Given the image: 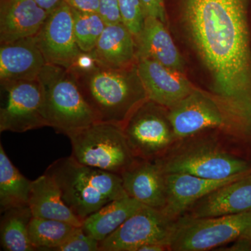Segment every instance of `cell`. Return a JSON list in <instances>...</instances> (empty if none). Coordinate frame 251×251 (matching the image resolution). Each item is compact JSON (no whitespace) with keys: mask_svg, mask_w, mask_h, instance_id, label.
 <instances>
[{"mask_svg":"<svg viewBox=\"0 0 251 251\" xmlns=\"http://www.w3.org/2000/svg\"><path fill=\"white\" fill-rule=\"evenodd\" d=\"M183 19L210 72L215 100L251 132V45L247 0H183Z\"/></svg>","mask_w":251,"mask_h":251,"instance_id":"obj_1","label":"cell"},{"mask_svg":"<svg viewBox=\"0 0 251 251\" xmlns=\"http://www.w3.org/2000/svg\"><path fill=\"white\" fill-rule=\"evenodd\" d=\"M129 68L112 69L97 62L88 69H69L98 121L123 125L148 100L137 65L133 72Z\"/></svg>","mask_w":251,"mask_h":251,"instance_id":"obj_2","label":"cell"},{"mask_svg":"<svg viewBox=\"0 0 251 251\" xmlns=\"http://www.w3.org/2000/svg\"><path fill=\"white\" fill-rule=\"evenodd\" d=\"M45 173L53 178L63 201L82 222L126 193L121 175L81 164L72 156L54 161Z\"/></svg>","mask_w":251,"mask_h":251,"instance_id":"obj_3","label":"cell"},{"mask_svg":"<svg viewBox=\"0 0 251 251\" xmlns=\"http://www.w3.org/2000/svg\"><path fill=\"white\" fill-rule=\"evenodd\" d=\"M39 77L45 93L48 126L68 136L98 121L72 71L47 64Z\"/></svg>","mask_w":251,"mask_h":251,"instance_id":"obj_4","label":"cell"},{"mask_svg":"<svg viewBox=\"0 0 251 251\" xmlns=\"http://www.w3.org/2000/svg\"><path fill=\"white\" fill-rule=\"evenodd\" d=\"M68 137L81 164L120 175L136 161L121 125L97 121Z\"/></svg>","mask_w":251,"mask_h":251,"instance_id":"obj_5","label":"cell"},{"mask_svg":"<svg viewBox=\"0 0 251 251\" xmlns=\"http://www.w3.org/2000/svg\"><path fill=\"white\" fill-rule=\"evenodd\" d=\"M248 237H251V210L216 217L186 216L175 221L168 250L209 251Z\"/></svg>","mask_w":251,"mask_h":251,"instance_id":"obj_6","label":"cell"},{"mask_svg":"<svg viewBox=\"0 0 251 251\" xmlns=\"http://www.w3.org/2000/svg\"><path fill=\"white\" fill-rule=\"evenodd\" d=\"M176 219L163 209L143 205L99 244L100 251H137L145 244L168 248Z\"/></svg>","mask_w":251,"mask_h":251,"instance_id":"obj_7","label":"cell"},{"mask_svg":"<svg viewBox=\"0 0 251 251\" xmlns=\"http://www.w3.org/2000/svg\"><path fill=\"white\" fill-rule=\"evenodd\" d=\"M7 100L0 110V131L24 133L48 126L40 77L2 84Z\"/></svg>","mask_w":251,"mask_h":251,"instance_id":"obj_8","label":"cell"},{"mask_svg":"<svg viewBox=\"0 0 251 251\" xmlns=\"http://www.w3.org/2000/svg\"><path fill=\"white\" fill-rule=\"evenodd\" d=\"M157 160L165 174L184 173L206 179H226L247 173L250 168L247 162L219 149L206 146Z\"/></svg>","mask_w":251,"mask_h":251,"instance_id":"obj_9","label":"cell"},{"mask_svg":"<svg viewBox=\"0 0 251 251\" xmlns=\"http://www.w3.org/2000/svg\"><path fill=\"white\" fill-rule=\"evenodd\" d=\"M34 38L50 65L71 69L82 52L75 39L72 8L64 1L50 13Z\"/></svg>","mask_w":251,"mask_h":251,"instance_id":"obj_10","label":"cell"},{"mask_svg":"<svg viewBox=\"0 0 251 251\" xmlns=\"http://www.w3.org/2000/svg\"><path fill=\"white\" fill-rule=\"evenodd\" d=\"M148 100L125 122L124 132L135 157L150 160L171 145L173 134L169 124Z\"/></svg>","mask_w":251,"mask_h":251,"instance_id":"obj_11","label":"cell"},{"mask_svg":"<svg viewBox=\"0 0 251 251\" xmlns=\"http://www.w3.org/2000/svg\"><path fill=\"white\" fill-rule=\"evenodd\" d=\"M171 108L168 120L176 138H186L207 128L228 127L236 130L215 99L200 91L195 90Z\"/></svg>","mask_w":251,"mask_h":251,"instance_id":"obj_12","label":"cell"},{"mask_svg":"<svg viewBox=\"0 0 251 251\" xmlns=\"http://www.w3.org/2000/svg\"><path fill=\"white\" fill-rule=\"evenodd\" d=\"M137 70L149 100L162 106L172 108L195 90L182 72L156 61L138 59Z\"/></svg>","mask_w":251,"mask_h":251,"instance_id":"obj_13","label":"cell"},{"mask_svg":"<svg viewBox=\"0 0 251 251\" xmlns=\"http://www.w3.org/2000/svg\"><path fill=\"white\" fill-rule=\"evenodd\" d=\"M248 173L249 171L221 179H206L184 173L166 174L167 201L163 210L176 219L198 200Z\"/></svg>","mask_w":251,"mask_h":251,"instance_id":"obj_14","label":"cell"},{"mask_svg":"<svg viewBox=\"0 0 251 251\" xmlns=\"http://www.w3.org/2000/svg\"><path fill=\"white\" fill-rule=\"evenodd\" d=\"M125 192L140 203L156 209L166 206V174L158 160L136 161L122 173Z\"/></svg>","mask_w":251,"mask_h":251,"instance_id":"obj_15","label":"cell"},{"mask_svg":"<svg viewBox=\"0 0 251 251\" xmlns=\"http://www.w3.org/2000/svg\"><path fill=\"white\" fill-rule=\"evenodd\" d=\"M46 62L34 36L1 44V85L39 77Z\"/></svg>","mask_w":251,"mask_h":251,"instance_id":"obj_16","label":"cell"},{"mask_svg":"<svg viewBox=\"0 0 251 251\" xmlns=\"http://www.w3.org/2000/svg\"><path fill=\"white\" fill-rule=\"evenodd\" d=\"M49 14L35 0H0V43L35 36Z\"/></svg>","mask_w":251,"mask_h":251,"instance_id":"obj_17","label":"cell"},{"mask_svg":"<svg viewBox=\"0 0 251 251\" xmlns=\"http://www.w3.org/2000/svg\"><path fill=\"white\" fill-rule=\"evenodd\" d=\"M189 209L188 216L193 218L232 215L251 210V173L209 193Z\"/></svg>","mask_w":251,"mask_h":251,"instance_id":"obj_18","label":"cell"},{"mask_svg":"<svg viewBox=\"0 0 251 251\" xmlns=\"http://www.w3.org/2000/svg\"><path fill=\"white\" fill-rule=\"evenodd\" d=\"M137 58L148 59L182 72L184 62L164 23L154 17H146L143 29L135 39Z\"/></svg>","mask_w":251,"mask_h":251,"instance_id":"obj_19","label":"cell"},{"mask_svg":"<svg viewBox=\"0 0 251 251\" xmlns=\"http://www.w3.org/2000/svg\"><path fill=\"white\" fill-rule=\"evenodd\" d=\"M92 54L99 64L112 69L138 62L135 37L123 23L106 25Z\"/></svg>","mask_w":251,"mask_h":251,"instance_id":"obj_20","label":"cell"},{"mask_svg":"<svg viewBox=\"0 0 251 251\" xmlns=\"http://www.w3.org/2000/svg\"><path fill=\"white\" fill-rule=\"evenodd\" d=\"M28 205L33 217L57 220L82 227V221L63 201L58 185L46 173L31 181Z\"/></svg>","mask_w":251,"mask_h":251,"instance_id":"obj_21","label":"cell"},{"mask_svg":"<svg viewBox=\"0 0 251 251\" xmlns=\"http://www.w3.org/2000/svg\"><path fill=\"white\" fill-rule=\"evenodd\" d=\"M143 205L126 193L84 220L82 228L85 233L101 242Z\"/></svg>","mask_w":251,"mask_h":251,"instance_id":"obj_22","label":"cell"},{"mask_svg":"<svg viewBox=\"0 0 251 251\" xmlns=\"http://www.w3.org/2000/svg\"><path fill=\"white\" fill-rule=\"evenodd\" d=\"M31 181L13 164L0 144V211L29 204Z\"/></svg>","mask_w":251,"mask_h":251,"instance_id":"obj_23","label":"cell"},{"mask_svg":"<svg viewBox=\"0 0 251 251\" xmlns=\"http://www.w3.org/2000/svg\"><path fill=\"white\" fill-rule=\"evenodd\" d=\"M2 214L0 235L3 250L36 251L29 237V225L33 217L29 205L12 208Z\"/></svg>","mask_w":251,"mask_h":251,"instance_id":"obj_24","label":"cell"},{"mask_svg":"<svg viewBox=\"0 0 251 251\" xmlns=\"http://www.w3.org/2000/svg\"><path fill=\"white\" fill-rule=\"evenodd\" d=\"M79 227L64 221L32 217L29 225V239L36 250L54 251Z\"/></svg>","mask_w":251,"mask_h":251,"instance_id":"obj_25","label":"cell"},{"mask_svg":"<svg viewBox=\"0 0 251 251\" xmlns=\"http://www.w3.org/2000/svg\"><path fill=\"white\" fill-rule=\"evenodd\" d=\"M72 10L77 46L82 52L92 53L106 24L99 12Z\"/></svg>","mask_w":251,"mask_h":251,"instance_id":"obj_26","label":"cell"},{"mask_svg":"<svg viewBox=\"0 0 251 251\" xmlns=\"http://www.w3.org/2000/svg\"><path fill=\"white\" fill-rule=\"evenodd\" d=\"M122 23L131 32L135 39L143 29L144 16L140 0H118Z\"/></svg>","mask_w":251,"mask_h":251,"instance_id":"obj_27","label":"cell"},{"mask_svg":"<svg viewBox=\"0 0 251 251\" xmlns=\"http://www.w3.org/2000/svg\"><path fill=\"white\" fill-rule=\"evenodd\" d=\"M100 242L91 237L82 227L71 236L64 244L55 249V251H100Z\"/></svg>","mask_w":251,"mask_h":251,"instance_id":"obj_28","label":"cell"},{"mask_svg":"<svg viewBox=\"0 0 251 251\" xmlns=\"http://www.w3.org/2000/svg\"><path fill=\"white\" fill-rule=\"evenodd\" d=\"M99 14L106 25L122 23L118 0H99Z\"/></svg>","mask_w":251,"mask_h":251,"instance_id":"obj_29","label":"cell"},{"mask_svg":"<svg viewBox=\"0 0 251 251\" xmlns=\"http://www.w3.org/2000/svg\"><path fill=\"white\" fill-rule=\"evenodd\" d=\"M145 18L154 17L166 23L164 0H140Z\"/></svg>","mask_w":251,"mask_h":251,"instance_id":"obj_30","label":"cell"},{"mask_svg":"<svg viewBox=\"0 0 251 251\" xmlns=\"http://www.w3.org/2000/svg\"><path fill=\"white\" fill-rule=\"evenodd\" d=\"M72 9L85 12H99V0H64Z\"/></svg>","mask_w":251,"mask_h":251,"instance_id":"obj_31","label":"cell"},{"mask_svg":"<svg viewBox=\"0 0 251 251\" xmlns=\"http://www.w3.org/2000/svg\"><path fill=\"white\" fill-rule=\"evenodd\" d=\"M41 7L45 9L49 14L62 4L64 0H35Z\"/></svg>","mask_w":251,"mask_h":251,"instance_id":"obj_32","label":"cell"},{"mask_svg":"<svg viewBox=\"0 0 251 251\" xmlns=\"http://www.w3.org/2000/svg\"><path fill=\"white\" fill-rule=\"evenodd\" d=\"M168 250V248L163 244H150L142 246L137 251H163Z\"/></svg>","mask_w":251,"mask_h":251,"instance_id":"obj_33","label":"cell"}]
</instances>
